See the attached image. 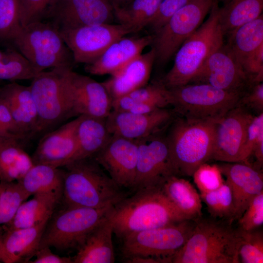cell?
Masks as SVG:
<instances>
[{
  "instance_id": "cell-1",
  "label": "cell",
  "mask_w": 263,
  "mask_h": 263,
  "mask_svg": "<svg viewBox=\"0 0 263 263\" xmlns=\"http://www.w3.org/2000/svg\"><path fill=\"white\" fill-rule=\"evenodd\" d=\"M113 232L122 239L134 232L191 220L181 212L161 188L140 189L114 206Z\"/></svg>"
},
{
  "instance_id": "cell-2",
  "label": "cell",
  "mask_w": 263,
  "mask_h": 263,
  "mask_svg": "<svg viewBox=\"0 0 263 263\" xmlns=\"http://www.w3.org/2000/svg\"><path fill=\"white\" fill-rule=\"evenodd\" d=\"M63 167L62 199L66 207L100 208L114 206L127 197L93 156Z\"/></svg>"
},
{
  "instance_id": "cell-3",
  "label": "cell",
  "mask_w": 263,
  "mask_h": 263,
  "mask_svg": "<svg viewBox=\"0 0 263 263\" xmlns=\"http://www.w3.org/2000/svg\"><path fill=\"white\" fill-rule=\"evenodd\" d=\"M217 122L182 117L172 123L166 138L176 176H192L211 160Z\"/></svg>"
},
{
  "instance_id": "cell-4",
  "label": "cell",
  "mask_w": 263,
  "mask_h": 263,
  "mask_svg": "<svg viewBox=\"0 0 263 263\" xmlns=\"http://www.w3.org/2000/svg\"><path fill=\"white\" fill-rule=\"evenodd\" d=\"M216 0L207 19L181 45L171 69L160 80L167 89L190 83L211 54L224 43Z\"/></svg>"
},
{
  "instance_id": "cell-5",
  "label": "cell",
  "mask_w": 263,
  "mask_h": 263,
  "mask_svg": "<svg viewBox=\"0 0 263 263\" xmlns=\"http://www.w3.org/2000/svg\"><path fill=\"white\" fill-rule=\"evenodd\" d=\"M230 225L200 219L171 263H239V238Z\"/></svg>"
},
{
  "instance_id": "cell-6",
  "label": "cell",
  "mask_w": 263,
  "mask_h": 263,
  "mask_svg": "<svg viewBox=\"0 0 263 263\" xmlns=\"http://www.w3.org/2000/svg\"><path fill=\"white\" fill-rule=\"evenodd\" d=\"M12 41L37 74L47 68L71 67L72 54L53 23L40 20L21 26Z\"/></svg>"
},
{
  "instance_id": "cell-7",
  "label": "cell",
  "mask_w": 263,
  "mask_h": 263,
  "mask_svg": "<svg viewBox=\"0 0 263 263\" xmlns=\"http://www.w3.org/2000/svg\"><path fill=\"white\" fill-rule=\"evenodd\" d=\"M243 94L205 83H189L168 89L169 105L174 113L191 120L218 121L236 106Z\"/></svg>"
},
{
  "instance_id": "cell-8",
  "label": "cell",
  "mask_w": 263,
  "mask_h": 263,
  "mask_svg": "<svg viewBox=\"0 0 263 263\" xmlns=\"http://www.w3.org/2000/svg\"><path fill=\"white\" fill-rule=\"evenodd\" d=\"M113 208L114 206L100 208L65 207L49 220L39 248L47 246L59 250L78 249L88 234L112 215Z\"/></svg>"
},
{
  "instance_id": "cell-9",
  "label": "cell",
  "mask_w": 263,
  "mask_h": 263,
  "mask_svg": "<svg viewBox=\"0 0 263 263\" xmlns=\"http://www.w3.org/2000/svg\"><path fill=\"white\" fill-rule=\"evenodd\" d=\"M197 221L186 220L130 234L121 239V255L125 260L151 257L159 260L160 263H171L172 256L191 235Z\"/></svg>"
},
{
  "instance_id": "cell-10",
  "label": "cell",
  "mask_w": 263,
  "mask_h": 263,
  "mask_svg": "<svg viewBox=\"0 0 263 263\" xmlns=\"http://www.w3.org/2000/svg\"><path fill=\"white\" fill-rule=\"evenodd\" d=\"M216 0H191L158 31L153 34L151 44L155 61L167 63L184 43L201 25Z\"/></svg>"
},
{
  "instance_id": "cell-11",
  "label": "cell",
  "mask_w": 263,
  "mask_h": 263,
  "mask_svg": "<svg viewBox=\"0 0 263 263\" xmlns=\"http://www.w3.org/2000/svg\"><path fill=\"white\" fill-rule=\"evenodd\" d=\"M69 117L85 115L105 118L111 111L112 99L101 83L72 71L58 68Z\"/></svg>"
},
{
  "instance_id": "cell-12",
  "label": "cell",
  "mask_w": 263,
  "mask_h": 263,
  "mask_svg": "<svg viewBox=\"0 0 263 263\" xmlns=\"http://www.w3.org/2000/svg\"><path fill=\"white\" fill-rule=\"evenodd\" d=\"M138 156L132 189L161 188L168 178L176 175L166 136L158 133L137 140Z\"/></svg>"
},
{
  "instance_id": "cell-13",
  "label": "cell",
  "mask_w": 263,
  "mask_h": 263,
  "mask_svg": "<svg viewBox=\"0 0 263 263\" xmlns=\"http://www.w3.org/2000/svg\"><path fill=\"white\" fill-rule=\"evenodd\" d=\"M75 63L91 64L116 39L131 33L120 24L105 23L59 30Z\"/></svg>"
},
{
  "instance_id": "cell-14",
  "label": "cell",
  "mask_w": 263,
  "mask_h": 263,
  "mask_svg": "<svg viewBox=\"0 0 263 263\" xmlns=\"http://www.w3.org/2000/svg\"><path fill=\"white\" fill-rule=\"evenodd\" d=\"M30 85L38 113L36 133L69 118L58 68L35 75Z\"/></svg>"
},
{
  "instance_id": "cell-15",
  "label": "cell",
  "mask_w": 263,
  "mask_h": 263,
  "mask_svg": "<svg viewBox=\"0 0 263 263\" xmlns=\"http://www.w3.org/2000/svg\"><path fill=\"white\" fill-rule=\"evenodd\" d=\"M190 83H205L244 94L251 83L226 44H222L208 57Z\"/></svg>"
},
{
  "instance_id": "cell-16",
  "label": "cell",
  "mask_w": 263,
  "mask_h": 263,
  "mask_svg": "<svg viewBox=\"0 0 263 263\" xmlns=\"http://www.w3.org/2000/svg\"><path fill=\"white\" fill-rule=\"evenodd\" d=\"M253 117L246 107L238 104L218 121L211 160L244 163L243 149Z\"/></svg>"
},
{
  "instance_id": "cell-17",
  "label": "cell",
  "mask_w": 263,
  "mask_h": 263,
  "mask_svg": "<svg viewBox=\"0 0 263 263\" xmlns=\"http://www.w3.org/2000/svg\"><path fill=\"white\" fill-rule=\"evenodd\" d=\"M137 156V140L112 135L93 157L118 187L132 189Z\"/></svg>"
},
{
  "instance_id": "cell-18",
  "label": "cell",
  "mask_w": 263,
  "mask_h": 263,
  "mask_svg": "<svg viewBox=\"0 0 263 263\" xmlns=\"http://www.w3.org/2000/svg\"><path fill=\"white\" fill-rule=\"evenodd\" d=\"M51 13L59 30L112 23L114 19L108 0H61Z\"/></svg>"
},
{
  "instance_id": "cell-19",
  "label": "cell",
  "mask_w": 263,
  "mask_h": 263,
  "mask_svg": "<svg viewBox=\"0 0 263 263\" xmlns=\"http://www.w3.org/2000/svg\"><path fill=\"white\" fill-rule=\"evenodd\" d=\"M174 113L166 108L147 113L112 110L105 122L112 135L138 140L159 133L171 122Z\"/></svg>"
},
{
  "instance_id": "cell-20",
  "label": "cell",
  "mask_w": 263,
  "mask_h": 263,
  "mask_svg": "<svg viewBox=\"0 0 263 263\" xmlns=\"http://www.w3.org/2000/svg\"><path fill=\"white\" fill-rule=\"evenodd\" d=\"M81 115L48 132L40 140L32 157L34 164L55 168L64 166L75 153L76 131Z\"/></svg>"
},
{
  "instance_id": "cell-21",
  "label": "cell",
  "mask_w": 263,
  "mask_h": 263,
  "mask_svg": "<svg viewBox=\"0 0 263 263\" xmlns=\"http://www.w3.org/2000/svg\"><path fill=\"white\" fill-rule=\"evenodd\" d=\"M232 192L235 208L234 221L238 220L251 200L263 191V176L250 164L225 163L218 165Z\"/></svg>"
},
{
  "instance_id": "cell-22",
  "label": "cell",
  "mask_w": 263,
  "mask_h": 263,
  "mask_svg": "<svg viewBox=\"0 0 263 263\" xmlns=\"http://www.w3.org/2000/svg\"><path fill=\"white\" fill-rule=\"evenodd\" d=\"M153 35L123 36L113 42L93 63L87 64L86 71L91 75H111L151 45Z\"/></svg>"
},
{
  "instance_id": "cell-23",
  "label": "cell",
  "mask_w": 263,
  "mask_h": 263,
  "mask_svg": "<svg viewBox=\"0 0 263 263\" xmlns=\"http://www.w3.org/2000/svg\"><path fill=\"white\" fill-rule=\"evenodd\" d=\"M155 61L154 49L141 53L102 82L112 101L148 84Z\"/></svg>"
},
{
  "instance_id": "cell-24",
  "label": "cell",
  "mask_w": 263,
  "mask_h": 263,
  "mask_svg": "<svg viewBox=\"0 0 263 263\" xmlns=\"http://www.w3.org/2000/svg\"><path fill=\"white\" fill-rule=\"evenodd\" d=\"M48 221L45 220L34 226L3 232L1 261L4 263H28L39 247Z\"/></svg>"
},
{
  "instance_id": "cell-25",
  "label": "cell",
  "mask_w": 263,
  "mask_h": 263,
  "mask_svg": "<svg viewBox=\"0 0 263 263\" xmlns=\"http://www.w3.org/2000/svg\"><path fill=\"white\" fill-rule=\"evenodd\" d=\"M0 98L9 108L22 133H36L38 113L30 86L13 82L0 90Z\"/></svg>"
},
{
  "instance_id": "cell-26",
  "label": "cell",
  "mask_w": 263,
  "mask_h": 263,
  "mask_svg": "<svg viewBox=\"0 0 263 263\" xmlns=\"http://www.w3.org/2000/svg\"><path fill=\"white\" fill-rule=\"evenodd\" d=\"M113 214V213H112ZM112 215L96 226L87 236L73 263H113L115 261Z\"/></svg>"
},
{
  "instance_id": "cell-27",
  "label": "cell",
  "mask_w": 263,
  "mask_h": 263,
  "mask_svg": "<svg viewBox=\"0 0 263 263\" xmlns=\"http://www.w3.org/2000/svg\"><path fill=\"white\" fill-rule=\"evenodd\" d=\"M112 136L107 128L105 118L81 115L77 128L76 149L67 163L93 156L107 144Z\"/></svg>"
},
{
  "instance_id": "cell-28",
  "label": "cell",
  "mask_w": 263,
  "mask_h": 263,
  "mask_svg": "<svg viewBox=\"0 0 263 263\" xmlns=\"http://www.w3.org/2000/svg\"><path fill=\"white\" fill-rule=\"evenodd\" d=\"M62 198L52 194H37L19 206L12 220L2 227L6 230L34 226L49 220Z\"/></svg>"
},
{
  "instance_id": "cell-29",
  "label": "cell",
  "mask_w": 263,
  "mask_h": 263,
  "mask_svg": "<svg viewBox=\"0 0 263 263\" xmlns=\"http://www.w3.org/2000/svg\"><path fill=\"white\" fill-rule=\"evenodd\" d=\"M162 188L176 207L190 219L198 220L202 215L200 195L188 180L178 176H170Z\"/></svg>"
},
{
  "instance_id": "cell-30",
  "label": "cell",
  "mask_w": 263,
  "mask_h": 263,
  "mask_svg": "<svg viewBox=\"0 0 263 263\" xmlns=\"http://www.w3.org/2000/svg\"><path fill=\"white\" fill-rule=\"evenodd\" d=\"M64 171L43 164H34L19 182L30 195L52 194L62 198Z\"/></svg>"
},
{
  "instance_id": "cell-31",
  "label": "cell",
  "mask_w": 263,
  "mask_h": 263,
  "mask_svg": "<svg viewBox=\"0 0 263 263\" xmlns=\"http://www.w3.org/2000/svg\"><path fill=\"white\" fill-rule=\"evenodd\" d=\"M18 140L8 139L0 144V181H19L34 165Z\"/></svg>"
},
{
  "instance_id": "cell-32",
  "label": "cell",
  "mask_w": 263,
  "mask_h": 263,
  "mask_svg": "<svg viewBox=\"0 0 263 263\" xmlns=\"http://www.w3.org/2000/svg\"><path fill=\"white\" fill-rule=\"evenodd\" d=\"M263 0H230L219 10V23L224 35H229L243 24L261 16Z\"/></svg>"
},
{
  "instance_id": "cell-33",
  "label": "cell",
  "mask_w": 263,
  "mask_h": 263,
  "mask_svg": "<svg viewBox=\"0 0 263 263\" xmlns=\"http://www.w3.org/2000/svg\"><path fill=\"white\" fill-rule=\"evenodd\" d=\"M162 0H130L119 6H113L114 19L131 33L147 27L154 16Z\"/></svg>"
},
{
  "instance_id": "cell-34",
  "label": "cell",
  "mask_w": 263,
  "mask_h": 263,
  "mask_svg": "<svg viewBox=\"0 0 263 263\" xmlns=\"http://www.w3.org/2000/svg\"><path fill=\"white\" fill-rule=\"evenodd\" d=\"M229 36L226 44L241 65L263 44V15L241 26Z\"/></svg>"
},
{
  "instance_id": "cell-35",
  "label": "cell",
  "mask_w": 263,
  "mask_h": 263,
  "mask_svg": "<svg viewBox=\"0 0 263 263\" xmlns=\"http://www.w3.org/2000/svg\"><path fill=\"white\" fill-rule=\"evenodd\" d=\"M31 195L18 181H0V233L2 227L9 223L20 205Z\"/></svg>"
},
{
  "instance_id": "cell-36",
  "label": "cell",
  "mask_w": 263,
  "mask_h": 263,
  "mask_svg": "<svg viewBox=\"0 0 263 263\" xmlns=\"http://www.w3.org/2000/svg\"><path fill=\"white\" fill-rule=\"evenodd\" d=\"M37 74L30 62L19 52L0 50V79L11 81L30 79Z\"/></svg>"
},
{
  "instance_id": "cell-37",
  "label": "cell",
  "mask_w": 263,
  "mask_h": 263,
  "mask_svg": "<svg viewBox=\"0 0 263 263\" xmlns=\"http://www.w3.org/2000/svg\"><path fill=\"white\" fill-rule=\"evenodd\" d=\"M168 98V89L160 80L154 81L112 101V110L129 111L134 106L150 100ZM169 99V98H168Z\"/></svg>"
},
{
  "instance_id": "cell-38",
  "label": "cell",
  "mask_w": 263,
  "mask_h": 263,
  "mask_svg": "<svg viewBox=\"0 0 263 263\" xmlns=\"http://www.w3.org/2000/svg\"><path fill=\"white\" fill-rule=\"evenodd\" d=\"M200 196L212 217L226 219L231 224L234 221L235 208L232 192L225 181L218 189L200 194Z\"/></svg>"
},
{
  "instance_id": "cell-39",
  "label": "cell",
  "mask_w": 263,
  "mask_h": 263,
  "mask_svg": "<svg viewBox=\"0 0 263 263\" xmlns=\"http://www.w3.org/2000/svg\"><path fill=\"white\" fill-rule=\"evenodd\" d=\"M239 240L238 255L240 263H263V234L258 229L244 231L236 229Z\"/></svg>"
},
{
  "instance_id": "cell-40",
  "label": "cell",
  "mask_w": 263,
  "mask_h": 263,
  "mask_svg": "<svg viewBox=\"0 0 263 263\" xmlns=\"http://www.w3.org/2000/svg\"><path fill=\"white\" fill-rule=\"evenodd\" d=\"M21 28L19 0H0V39L12 40Z\"/></svg>"
},
{
  "instance_id": "cell-41",
  "label": "cell",
  "mask_w": 263,
  "mask_h": 263,
  "mask_svg": "<svg viewBox=\"0 0 263 263\" xmlns=\"http://www.w3.org/2000/svg\"><path fill=\"white\" fill-rule=\"evenodd\" d=\"M192 176L200 194L218 189L225 182L218 165L207 163L201 165Z\"/></svg>"
},
{
  "instance_id": "cell-42",
  "label": "cell",
  "mask_w": 263,
  "mask_h": 263,
  "mask_svg": "<svg viewBox=\"0 0 263 263\" xmlns=\"http://www.w3.org/2000/svg\"><path fill=\"white\" fill-rule=\"evenodd\" d=\"M238 229L250 231L263 224V191L255 196L250 202L246 209L238 220Z\"/></svg>"
},
{
  "instance_id": "cell-43",
  "label": "cell",
  "mask_w": 263,
  "mask_h": 263,
  "mask_svg": "<svg viewBox=\"0 0 263 263\" xmlns=\"http://www.w3.org/2000/svg\"><path fill=\"white\" fill-rule=\"evenodd\" d=\"M191 0H162L148 27L153 33L161 29L181 8Z\"/></svg>"
},
{
  "instance_id": "cell-44",
  "label": "cell",
  "mask_w": 263,
  "mask_h": 263,
  "mask_svg": "<svg viewBox=\"0 0 263 263\" xmlns=\"http://www.w3.org/2000/svg\"><path fill=\"white\" fill-rule=\"evenodd\" d=\"M52 0H19V19L21 26L40 21Z\"/></svg>"
},
{
  "instance_id": "cell-45",
  "label": "cell",
  "mask_w": 263,
  "mask_h": 263,
  "mask_svg": "<svg viewBox=\"0 0 263 263\" xmlns=\"http://www.w3.org/2000/svg\"><path fill=\"white\" fill-rule=\"evenodd\" d=\"M241 66L251 84L263 82V44L250 54Z\"/></svg>"
},
{
  "instance_id": "cell-46",
  "label": "cell",
  "mask_w": 263,
  "mask_h": 263,
  "mask_svg": "<svg viewBox=\"0 0 263 263\" xmlns=\"http://www.w3.org/2000/svg\"><path fill=\"white\" fill-rule=\"evenodd\" d=\"M263 133V113L262 112L259 115L254 116L248 127L243 152L244 163L250 164L248 159L252 155L255 145Z\"/></svg>"
},
{
  "instance_id": "cell-47",
  "label": "cell",
  "mask_w": 263,
  "mask_h": 263,
  "mask_svg": "<svg viewBox=\"0 0 263 263\" xmlns=\"http://www.w3.org/2000/svg\"><path fill=\"white\" fill-rule=\"evenodd\" d=\"M247 93L241 96L239 104L254 110L263 112V82L253 84L249 87Z\"/></svg>"
},
{
  "instance_id": "cell-48",
  "label": "cell",
  "mask_w": 263,
  "mask_h": 263,
  "mask_svg": "<svg viewBox=\"0 0 263 263\" xmlns=\"http://www.w3.org/2000/svg\"><path fill=\"white\" fill-rule=\"evenodd\" d=\"M0 122L10 133L19 139H22L26 137L16 123L9 108L0 98Z\"/></svg>"
},
{
  "instance_id": "cell-49",
  "label": "cell",
  "mask_w": 263,
  "mask_h": 263,
  "mask_svg": "<svg viewBox=\"0 0 263 263\" xmlns=\"http://www.w3.org/2000/svg\"><path fill=\"white\" fill-rule=\"evenodd\" d=\"M36 258L33 263H73V258L61 257L53 253L50 247L45 246L39 247L35 254Z\"/></svg>"
},
{
  "instance_id": "cell-50",
  "label": "cell",
  "mask_w": 263,
  "mask_h": 263,
  "mask_svg": "<svg viewBox=\"0 0 263 263\" xmlns=\"http://www.w3.org/2000/svg\"><path fill=\"white\" fill-rule=\"evenodd\" d=\"M0 136L6 138H14L20 140L15 135L10 133L0 122Z\"/></svg>"
},
{
  "instance_id": "cell-51",
  "label": "cell",
  "mask_w": 263,
  "mask_h": 263,
  "mask_svg": "<svg viewBox=\"0 0 263 263\" xmlns=\"http://www.w3.org/2000/svg\"><path fill=\"white\" fill-rule=\"evenodd\" d=\"M112 4L113 6H121L130 0H108Z\"/></svg>"
},
{
  "instance_id": "cell-52",
  "label": "cell",
  "mask_w": 263,
  "mask_h": 263,
  "mask_svg": "<svg viewBox=\"0 0 263 263\" xmlns=\"http://www.w3.org/2000/svg\"><path fill=\"white\" fill-rule=\"evenodd\" d=\"M2 233H0V262L1 261V236Z\"/></svg>"
},
{
  "instance_id": "cell-53",
  "label": "cell",
  "mask_w": 263,
  "mask_h": 263,
  "mask_svg": "<svg viewBox=\"0 0 263 263\" xmlns=\"http://www.w3.org/2000/svg\"><path fill=\"white\" fill-rule=\"evenodd\" d=\"M8 139H11V138H4V137L0 136V144L3 143V142L5 141Z\"/></svg>"
}]
</instances>
